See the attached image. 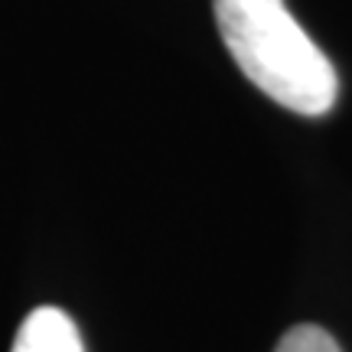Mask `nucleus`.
I'll list each match as a JSON object with an SVG mask.
<instances>
[{
    "instance_id": "nucleus-2",
    "label": "nucleus",
    "mask_w": 352,
    "mask_h": 352,
    "mask_svg": "<svg viewBox=\"0 0 352 352\" xmlns=\"http://www.w3.org/2000/svg\"><path fill=\"white\" fill-rule=\"evenodd\" d=\"M10 352H85L72 316L59 307H36L26 316Z\"/></svg>"
},
{
    "instance_id": "nucleus-1",
    "label": "nucleus",
    "mask_w": 352,
    "mask_h": 352,
    "mask_svg": "<svg viewBox=\"0 0 352 352\" xmlns=\"http://www.w3.org/2000/svg\"><path fill=\"white\" fill-rule=\"evenodd\" d=\"M212 7L241 76L271 101L307 118H320L336 104V69L284 0H212Z\"/></svg>"
},
{
    "instance_id": "nucleus-3",
    "label": "nucleus",
    "mask_w": 352,
    "mask_h": 352,
    "mask_svg": "<svg viewBox=\"0 0 352 352\" xmlns=\"http://www.w3.org/2000/svg\"><path fill=\"white\" fill-rule=\"evenodd\" d=\"M274 352H342V349L336 346V340L329 336L327 329L303 323V327L287 329Z\"/></svg>"
}]
</instances>
